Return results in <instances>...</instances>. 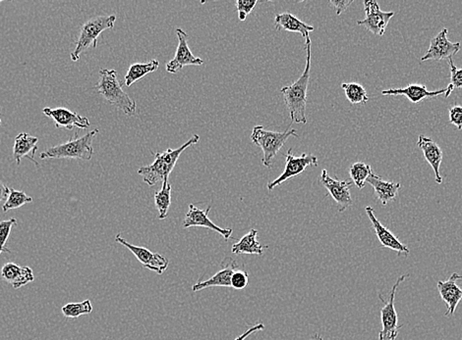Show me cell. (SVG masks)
<instances>
[{
	"instance_id": "obj_8",
	"label": "cell",
	"mask_w": 462,
	"mask_h": 340,
	"mask_svg": "<svg viewBox=\"0 0 462 340\" xmlns=\"http://www.w3.org/2000/svg\"><path fill=\"white\" fill-rule=\"evenodd\" d=\"M285 156H287V161H285V170L280 177L268 183L269 191L274 190V188L287 182L289 178L300 175L304 172L308 166H318V158L313 154L303 153L301 156L296 157L292 152V148H289Z\"/></svg>"
},
{
	"instance_id": "obj_7",
	"label": "cell",
	"mask_w": 462,
	"mask_h": 340,
	"mask_svg": "<svg viewBox=\"0 0 462 340\" xmlns=\"http://www.w3.org/2000/svg\"><path fill=\"white\" fill-rule=\"evenodd\" d=\"M408 277V275H402L397 279L396 284L392 287L389 301L385 302V306L381 310L382 329L379 334V340H396L399 329L404 326H399V318L394 306L397 290L399 285Z\"/></svg>"
},
{
	"instance_id": "obj_1",
	"label": "cell",
	"mask_w": 462,
	"mask_h": 340,
	"mask_svg": "<svg viewBox=\"0 0 462 340\" xmlns=\"http://www.w3.org/2000/svg\"><path fill=\"white\" fill-rule=\"evenodd\" d=\"M305 49H306V67L300 78L290 86H285L280 89L285 105L289 110L290 118L292 123H307L306 105L307 91L310 81V69H311V39L308 37L305 39Z\"/></svg>"
},
{
	"instance_id": "obj_18",
	"label": "cell",
	"mask_w": 462,
	"mask_h": 340,
	"mask_svg": "<svg viewBox=\"0 0 462 340\" xmlns=\"http://www.w3.org/2000/svg\"><path fill=\"white\" fill-rule=\"evenodd\" d=\"M365 211H366V214L368 216L370 221H371L373 228H374L375 233H376L377 237L379 238L382 247L389 248V249L399 253V254L402 253V254L408 255L409 252H411L409 251L408 247L399 242L394 233L389 232L385 225L381 224V222L377 219L376 215H375V211L371 206H367L365 208Z\"/></svg>"
},
{
	"instance_id": "obj_30",
	"label": "cell",
	"mask_w": 462,
	"mask_h": 340,
	"mask_svg": "<svg viewBox=\"0 0 462 340\" xmlns=\"http://www.w3.org/2000/svg\"><path fill=\"white\" fill-rule=\"evenodd\" d=\"M61 311L64 317L69 318V319H77L83 315H90L93 312V304L89 299L83 302L68 303L62 307Z\"/></svg>"
},
{
	"instance_id": "obj_37",
	"label": "cell",
	"mask_w": 462,
	"mask_h": 340,
	"mask_svg": "<svg viewBox=\"0 0 462 340\" xmlns=\"http://www.w3.org/2000/svg\"><path fill=\"white\" fill-rule=\"evenodd\" d=\"M329 4L334 7L337 16H340L344 11H346L350 5L354 4V0H330Z\"/></svg>"
},
{
	"instance_id": "obj_36",
	"label": "cell",
	"mask_w": 462,
	"mask_h": 340,
	"mask_svg": "<svg viewBox=\"0 0 462 340\" xmlns=\"http://www.w3.org/2000/svg\"><path fill=\"white\" fill-rule=\"evenodd\" d=\"M449 123L462 130V106L454 105L449 109Z\"/></svg>"
},
{
	"instance_id": "obj_5",
	"label": "cell",
	"mask_w": 462,
	"mask_h": 340,
	"mask_svg": "<svg viewBox=\"0 0 462 340\" xmlns=\"http://www.w3.org/2000/svg\"><path fill=\"white\" fill-rule=\"evenodd\" d=\"M295 136L297 138L296 130H287L280 133V131H272L266 130L263 126H256L251 133V140L256 145L259 146L264 153L262 159L263 165L270 168L277 157L278 151L282 150L288 138Z\"/></svg>"
},
{
	"instance_id": "obj_26",
	"label": "cell",
	"mask_w": 462,
	"mask_h": 340,
	"mask_svg": "<svg viewBox=\"0 0 462 340\" xmlns=\"http://www.w3.org/2000/svg\"><path fill=\"white\" fill-rule=\"evenodd\" d=\"M160 67V62L153 59V60L146 62V63H135L129 67L127 74L125 76V84L127 88L136 81H140L148 74L154 73L158 70Z\"/></svg>"
},
{
	"instance_id": "obj_23",
	"label": "cell",
	"mask_w": 462,
	"mask_h": 340,
	"mask_svg": "<svg viewBox=\"0 0 462 340\" xmlns=\"http://www.w3.org/2000/svg\"><path fill=\"white\" fill-rule=\"evenodd\" d=\"M366 183H368L374 188L377 200L381 201L382 205H387V202L394 200L397 197V191L401 188V183L382 180L375 173L370 175Z\"/></svg>"
},
{
	"instance_id": "obj_39",
	"label": "cell",
	"mask_w": 462,
	"mask_h": 340,
	"mask_svg": "<svg viewBox=\"0 0 462 340\" xmlns=\"http://www.w3.org/2000/svg\"><path fill=\"white\" fill-rule=\"evenodd\" d=\"M10 188L2 181H0V202L7 200L9 195Z\"/></svg>"
},
{
	"instance_id": "obj_15",
	"label": "cell",
	"mask_w": 462,
	"mask_h": 340,
	"mask_svg": "<svg viewBox=\"0 0 462 340\" xmlns=\"http://www.w3.org/2000/svg\"><path fill=\"white\" fill-rule=\"evenodd\" d=\"M44 115L51 118L54 122L57 129H67V130H73L74 128L85 129L90 126V121L86 117L79 115L78 113L73 112L69 109L63 107L57 108H44Z\"/></svg>"
},
{
	"instance_id": "obj_32",
	"label": "cell",
	"mask_w": 462,
	"mask_h": 340,
	"mask_svg": "<svg viewBox=\"0 0 462 340\" xmlns=\"http://www.w3.org/2000/svg\"><path fill=\"white\" fill-rule=\"evenodd\" d=\"M14 225H17V220L14 218L0 222V254L4 252H10L8 248L6 247V242Z\"/></svg>"
},
{
	"instance_id": "obj_29",
	"label": "cell",
	"mask_w": 462,
	"mask_h": 340,
	"mask_svg": "<svg viewBox=\"0 0 462 340\" xmlns=\"http://www.w3.org/2000/svg\"><path fill=\"white\" fill-rule=\"evenodd\" d=\"M372 173L371 166L363 162L352 164L351 167L349 169L350 178H351L352 183H354V185L359 190H362L365 187L367 178L370 177Z\"/></svg>"
},
{
	"instance_id": "obj_12",
	"label": "cell",
	"mask_w": 462,
	"mask_h": 340,
	"mask_svg": "<svg viewBox=\"0 0 462 340\" xmlns=\"http://www.w3.org/2000/svg\"><path fill=\"white\" fill-rule=\"evenodd\" d=\"M320 182L324 185L325 190L329 191L332 200L339 206V212H344L354 204L349 190L352 185L351 180H337V178L330 177L327 170H323Z\"/></svg>"
},
{
	"instance_id": "obj_6",
	"label": "cell",
	"mask_w": 462,
	"mask_h": 340,
	"mask_svg": "<svg viewBox=\"0 0 462 340\" xmlns=\"http://www.w3.org/2000/svg\"><path fill=\"white\" fill-rule=\"evenodd\" d=\"M116 22V15H108V16L94 17L82 25L80 36L76 42L75 49L70 54L72 61H78L81 54L90 47L96 48L98 46L99 37L106 30L113 29Z\"/></svg>"
},
{
	"instance_id": "obj_22",
	"label": "cell",
	"mask_w": 462,
	"mask_h": 340,
	"mask_svg": "<svg viewBox=\"0 0 462 340\" xmlns=\"http://www.w3.org/2000/svg\"><path fill=\"white\" fill-rule=\"evenodd\" d=\"M38 138L30 136L27 133H19L15 138L13 157L18 165L21 164V159L24 157H28L37 166L39 165L38 162L35 160V156H36L37 151H38Z\"/></svg>"
},
{
	"instance_id": "obj_17",
	"label": "cell",
	"mask_w": 462,
	"mask_h": 340,
	"mask_svg": "<svg viewBox=\"0 0 462 340\" xmlns=\"http://www.w3.org/2000/svg\"><path fill=\"white\" fill-rule=\"evenodd\" d=\"M462 280V275L454 273L448 280H439L438 289L441 299L448 305L446 316H454L456 307L462 299V289L458 285V280Z\"/></svg>"
},
{
	"instance_id": "obj_35",
	"label": "cell",
	"mask_w": 462,
	"mask_h": 340,
	"mask_svg": "<svg viewBox=\"0 0 462 340\" xmlns=\"http://www.w3.org/2000/svg\"><path fill=\"white\" fill-rule=\"evenodd\" d=\"M449 68H451V84L454 89H462V68L458 69L454 65L453 59H449Z\"/></svg>"
},
{
	"instance_id": "obj_2",
	"label": "cell",
	"mask_w": 462,
	"mask_h": 340,
	"mask_svg": "<svg viewBox=\"0 0 462 340\" xmlns=\"http://www.w3.org/2000/svg\"><path fill=\"white\" fill-rule=\"evenodd\" d=\"M200 140V136L194 135L182 146L176 150H171L168 148L165 152L155 153V161L151 165L144 166L139 169L138 174L143 178L144 182L146 185L153 187L158 183H163L165 180H168L170 173L175 169L178 159H180L181 153L185 150H187L189 146L196 145Z\"/></svg>"
},
{
	"instance_id": "obj_21",
	"label": "cell",
	"mask_w": 462,
	"mask_h": 340,
	"mask_svg": "<svg viewBox=\"0 0 462 340\" xmlns=\"http://www.w3.org/2000/svg\"><path fill=\"white\" fill-rule=\"evenodd\" d=\"M417 146L422 150L424 157L427 162L430 164L434 170L436 183L441 185L443 183V177L439 174V167H441L442 161H443L444 154L441 148L432 138L420 135L417 140Z\"/></svg>"
},
{
	"instance_id": "obj_41",
	"label": "cell",
	"mask_w": 462,
	"mask_h": 340,
	"mask_svg": "<svg viewBox=\"0 0 462 340\" xmlns=\"http://www.w3.org/2000/svg\"><path fill=\"white\" fill-rule=\"evenodd\" d=\"M0 125H1V119H0Z\"/></svg>"
},
{
	"instance_id": "obj_27",
	"label": "cell",
	"mask_w": 462,
	"mask_h": 340,
	"mask_svg": "<svg viewBox=\"0 0 462 340\" xmlns=\"http://www.w3.org/2000/svg\"><path fill=\"white\" fill-rule=\"evenodd\" d=\"M155 204L158 211V219H166L171 204V185L168 180L163 181V187L155 193Z\"/></svg>"
},
{
	"instance_id": "obj_31",
	"label": "cell",
	"mask_w": 462,
	"mask_h": 340,
	"mask_svg": "<svg viewBox=\"0 0 462 340\" xmlns=\"http://www.w3.org/2000/svg\"><path fill=\"white\" fill-rule=\"evenodd\" d=\"M32 202H33V198L27 195L24 191L10 188L8 197L2 206V210L4 213H6L10 210L18 209L22 206Z\"/></svg>"
},
{
	"instance_id": "obj_14",
	"label": "cell",
	"mask_w": 462,
	"mask_h": 340,
	"mask_svg": "<svg viewBox=\"0 0 462 340\" xmlns=\"http://www.w3.org/2000/svg\"><path fill=\"white\" fill-rule=\"evenodd\" d=\"M211 206H208L206 209H200L194 204L189 205L188 212L186 213L185 221H183V228L203 227L210 228L213 232H217L218 235H222L225 240H230L233 233L232 228H223L213 224L208 218Z\"/></svg>"
},
{
	"instance_id": "obj_9",
	"label": "cell",
	"mask_w": 462,
	"mask_h": 340,
	"mask_svg": "<svg viewBox=\"0 0 462 340\" xmlns=\"http://www.w3.org/2000/svg\"><path fill=\"white\" fill-rule=\"evenodd\" d=\"M116 242L119 244L123 245L124 247L127 248L129 251L133 253L134 256L137 258L139 262L141 263L146 269L153 270L158 275H163L168 269L170 265V260L168 258L158 254V253L151 252L148 248L136 247V245L131 244L127 240H124L121 237L120 233L116 235Z\"/></svg>"
},
{
	"instance_id": "obj_19",
	"label": "cell",
	"mask_w": 462,
	"mask_h": 340,
	"mask_svg": "<svg viewBox=\"0 0 462 340\" xmlns=\"http://www.w3.org/2000/svg\"><path fill=\"white\" fill-rule=\"evenodd\" d=\"M237 263L235 260L227 258L225 261L223 262V268L217 274L213 275L212 277L207 280H199L192 287V292H198L201 290L210 289V287H231V275L238 269Z\"/></svg>"
},
{
	"instance_id": "obj_28",
	"label": "cell",
	"mask_w": 462,
	"mask_h": 340,
	"mask_svg": "<svg viewBox=\"0 0 462 340\" xmlns=\"http://www.w3.org/2000/svg\"><path fill=\"white\" fill-rule=\"evenodd\" d=\"M345 96L351 104H366L369 101V96L363 86L357 83H345L342 84Z\"/></svg>"
},
{
	"instance_id": "obj_33",
	"label": "cell",
	"mask_w": 462,
	"mask_h": 340,
	"mask_svg": "<svg viewBox=\"0 0 462 340\" xmlns=\"http://www.w3.org/2000/svg\"><path fill=\"white\" fill-rule=\"evenodd\" d=\"M249 285V275L244 270L238 268L231 275V287L236 290H243Z\"/></svg>"
},
{
	"instance_id": "obj_13",
	"label": "cell",
	"mask_w": 462,
	"mask_h": 340,
	"mask_svg": "<svg viewBox=\"0 0 462 340\" xmlns=\"http://www.w3.org/2000/svg\"><path fill=\"white\" fill-rule=\"evenodd\" d=\"M176 36L178 39L177 51L175 58L166 64V71L170 74H176L185 66H201L204 64L203 59L194 55L188 46V34L182 29H176Z\"/></svg>"
},
{
	"instance_id": "obj_40",
	"label": "cell",
	"mask_w": 462,
	"mask_h": 340,
	"mask_svg": "<svg viewBox=\"0 0 462 340\" xmlns=\"http://www.w3.org/2000/svg\"><path fill=\"white\" fill-rule=\"evenodd\" d=\"M310 340H324V339H323L321 334H313V336H311V339H310Z\"/></svg>"
},
{
	"instance_id": "obj_11",
	"label": "cell",
	"mask_w": 462,
	"mask_h": 340,
	"mask_svg": "<svg viewBox=\"0 0 462 340\" xmlns=\"http://www.w3.org/2000/svg\"><path fill=\"white\" fill-rule=\"evenodd\" d=\"M448 29H443L431 39L428 51L421 58V62L428 60H446L456 55L461 48V42H451L448 39Z\"/></svg>"
},
{
	"instance_id": "obj_3",
	"label": "cell",
	"mask_w": 462,
	"mask_h": 340,
	"mask_svg": "<svg viewBox=\"0 0 462 340\" xmlns=\"http://www.w3.org/2000/svg\"><path fill=\"white\" fill-rule=\"evenodd\" d=\"M94 89L104 100L113 104L125 115L129 117L135 115L137 104L124 91L123 84L118 77V72L116 70H109V69L99 70V79Z\"/></svg>"
},
{
	"instance_id": "obj_25",
	"label": "cell",
	"mask_w": 462,
	"mask_h": 340,
	"mask_svg": "<svg viewBox=\"0 0 462 340\" xmlns=\"http://www.w3.org/2000/svg\"><path fill=\"white\" fill-rule=\"evenodd\" d=\"M258 230L255 228H251L249 233H246L244 237L241 238L239 242L235 243L231 248V251L235 254H255L263 255L265 248L264 245L261 244L257 240Z\"/></svg>"
},
{
	"instance_id": "obj_38",
	"label": "cell",
	"mask_w": 462,
	"mask_h": 340,
	"mask_svg": "<svg viewBox=\"0 0 462 340\" xmlns=\"http://www.w3.org/2000/svg\"><path fill=\"white\" fill-rule=\"evenodd\" d=\"M265 327V325L263 324V322H258V324L255 325V326L251 327L250 329H248L247 331L244 332V334H242L241 336L236 337L235 340H245L248 336H251V334H255V332L264 331Z\"/></svg>"
},
{
	"instance_id": "obj_16",
	"label": "cell",
	"mask_w": 462,
	"mask_h": 340,
	"mask_svg": "<svg viewBox=\"0 0 462 340\" xmlns=\"http://www.w3.org/2000/svg\"><path fill=\"white\" fill-rule=\"evenodd\" d=\"M454 91L453 86L449 84L448 88L429 91L424 84H408L406 88L386 89V91H382V96H404L408 98L412 103L417 104L424 99L436 98L441 94H444L446 98H449Z\"/></svg>"
},
{
	"instance_id": "obj_20",
	"label": "cell",
	"mask_w": 462,
	"mask_h": 340,
	"mask_svg": "<svg viewBox=\"0 0 462 340\" xmlns=\"http://www.w3.org/2000/svg\"><path fill=\"white\" fill-rule=\"evenodd\" d=\"M0 275L5 282L12 285L15 289H21L35 280L34 272L31 268L21 267L15 263H6L0 270Z\"/></svg>"
},
{
	"instance_id": "obj_10",
	"label": "cell",
	"mask_w": 462,
	"mask_h": 340,
	"mask_svg": "<svg viewBox=\"0 0 462 340\" xmlns=\"http://www.w3.org/2000/svg\"><path fill=\"white\" fill-rule=\"evenodd\" d=\"M364 9L366 17L361 21H357V25L364 27L376 36H384L394 12L382 11L379 4L375 0H365Z\"/></svg>"
},
{
	"instance_id": "obj_4",
	"label": "cell",
	"mask_w": 462,
	"mask_h": 340,
	"mask_svg": "<svg viewBox=\"0 0 462 340\" xmlns=\"http://www.w3.org/2000/svg\"><path fill=\"white\" fill-rule=\"evenodd\" d=\"M99 129H94L85 136L78 138L75 133L73 138L56 146H52L49 150L41 153V159H80V160H91L94 155L93 141L98 135Z\"/></svg>"
},
{
	"instance_id": "obj_34",
	"label": "cell",
	"mask_w": 462,
	"mask_h": 340,
	"mask_svg": "<svg viewBox=\"0 0 462 340\" xmlns=\"http://www.w3.org/2000/svg\"><path fill=\"white\" fill-rule=\"evenodd\" d=\"M257 4V0H237V1L235 2L238 18H239L240 21H245L248 15L254 10Z\"/></svg>"
},
{
	"instance_id": "obj_24",
	"label": "cell",
	"mask_w": 462,
	"mask_h": 340,
	"mask_svg": "<svg viewBox=\"0 0 462 340\" xmlns=\"http://www.w3.org/2000/svg\"><path fill=\"white\" fill-rule=\"evenodd\" d=\"M275 29L278 31H287L290 33L302 34L305 39L309 37L310 32L314 31V27L310 26L296 16L290 13L277 14L275 18Z\"/></svg>"
}]
</instances>
